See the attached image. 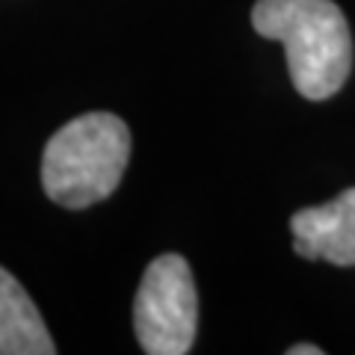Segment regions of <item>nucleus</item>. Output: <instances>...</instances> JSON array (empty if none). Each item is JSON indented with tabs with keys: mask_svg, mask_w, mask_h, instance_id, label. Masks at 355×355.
Segmentation results:
<instances>
[{
	"mask_svg": "<svg viewBox=\"0 0 355 355\" xmlns=\"http://www.w3.org/2000/svg\"><path fill=\"white\" fill-rule=\"evenodd\" d=\"M252 27L258 36L284 44L291 80L308 101H326L347 83L352 69V36L338 3L258 0L252 9Z\"/></svg>",
	"mask_w": 355,
	"mask_h": 355,
	"instance_id": "f257e3e1",
	"label": "nucleus"
},
{
	"mask_svg": "<svg viewBox=\"0 0 355 355\" xmlns=\"http://www.w3.org/2000/svg\"><path fill=\"white\" fill-rule=\"evenodd\" d=\"M130 130L113 113H86L62 125L44 146L42 187L51 202L80 210L104 202L125 175Z\"/></svg>",
	"mask_w": 355,
	"mask_h": 355,
	"instance_id": "f03ea898",
	"label": "nucleus"
},
{
	"mask_svg": "<svg viewBox=\"0 0 355 355\" xmlns=\"http://www.w3.org/2000/svg\"><path fill=\"white\" fill-rule=\"evenodd\" d=\"M198 329L193 270L181 254H160L148 263L133 299V331L148 355H184Z\"/></svg>",
	"mask_w": 355,
	"mask_h": 355,
	"instance_id": "7ed1b4c3",
	"label": "nucleus"
},
{
	"mask_svg": "<svg viewBox=\"0 0 355 355\" xmlns=\"http://www.w3.org/2000/svg\"><path fill=\"white\" fill-rule=\"evenodd\" d=\"M293 249L305 261L355 266V187L291 216Z\"/></svg>",
	"mask_w": 355,
	"mask_h": 355,
	"instance_id": "20e7f679",
	"label": "nucleus"
},
{
	"mask_svg": "<svg viewBox=\"0 0 355 355\" xmlns=\"http://www.w3.org/2000/svg\"><path fill=\"white\" fill-rule=\"evenodd\" d=\"M48 326L12 272L0 266V355H53Z\"/></svg>",
	"mask_w": 355,
	"mask_h": 355,
	"instance_id": "39448f33",
	"label": "nucleus"
},
{
	"mask_svg": "<svg viewBox=\"0 0 355 355\" xmlns=\"http://www.w3.org/2000/svg\"><path fill=\"white\" fill-rule=\"evenodd\" d=\"M287 355H323L320 347H308V343H299V347H291Z\"/></svg>",
	"mask_w": 355,
	"mask_h": 355,
	"instance_id": "423d86ee",
	"label": "nucleus"
}]
</instances>
